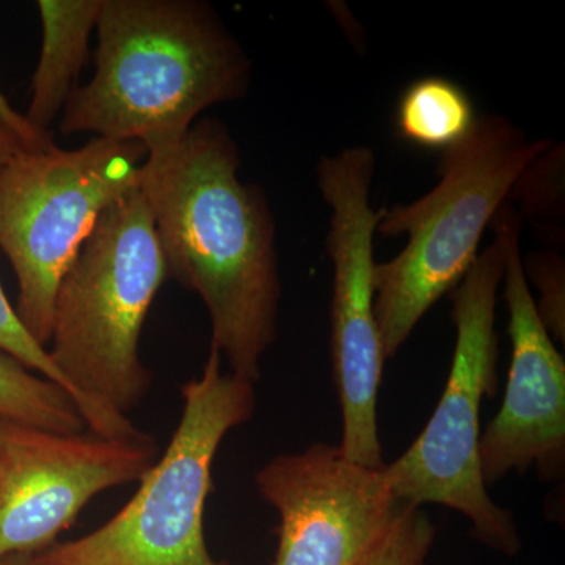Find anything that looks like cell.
<instances>
[{
    "label": "cell",
    "mask_w": 565,
    "mask_h": 565,
    "mask_svg": "<svg viewBox=\"0 0 565 565\" xmlns=\"http://www.w3.org/2000/svg\"><path fill=\"white\" fill-rule=\"evenodd\" d=\"M239 169L228 128L204 118L177 147L147 156L139 191L170 278L199 294L210 313L211 348L232 374L256 384L277 337L281 281L269 200Z\"/></svg>",
    "instance_id": "cell-1"
},
{
    "label": "cell",
    "mask_w": 565,
    "mask_h": 565,
    "mask_svg": "<svg viewBox=\"0 0 565 565\" xmlns=\"http://www.w3.org/2000/svg\"><path fill=\"white\" fill-rule=\"evenodd\" d=\"M90 82L77 85L61 132L177 147L204 110L247 95L252 61L203 0H103Z\"/></svg>",
    "instance_id": "cell-2"
},
{
    "label": "cell",
    "mask_w": 565,
    "mask_h": 565,
    "mask_svg": "<svg viewBox=\"0 0 565 565\" xmlns=\"http://www.w3.org/2000/svg\"><path fill=\"white\" fill-rule=\"evenodd\" d=\"M167 280L166 256L137 188L104 211L63 275L52 313L47 351L92 433H140L129 414L152 381L140 359L141 330Z\"/></svg>",
    "instance_id": "cell-3"
},
{
    "label": "cell",
    "mask_w": 565,
    "mask_h": 565,
    "mask_svg": "<svg viewBox=\"0 0 565 565\" xmlns=\"http://www.w3.org/2000/svg\"><path fill=\"white\" fill-rule=\"evenodd\" d=\"M552 145L530 139L500 115L478 117L467 139L444 152L433 191L381 210L377 233L407 237L394 258L375 264V318L386 360L470 273L487 226L511 200L519 178Z\"/></svg>",
    "instance_id": "cell-4"
},
{
    "label": "cell",
    "mask_w": 565,
    "mask_h": 565,
    "mask_svg": "<svg viewBox=\"0 0 565 565\" xmlns=\"http://www.w3.org/2000/svg\"><path fill=\"white\" fill-rule=\"evenodd\" d=\"M222 360L211 348L203 373L182 385L177 430L132 500L93 533L35 555L40 565H233L211 556L204 509L218 448L250 422L256 393L253 382L223 373Z\"/></svg>",
    "instance_id": "cell-5"
},
{
    "label": "cell",
    "mask_w": 565,
    "mask_h": 565,
    "mask_svg": "<svg viewBox=\"0 0 565 565\" xmlns=\"http://www.w3.org/2000/svg\"><path fill=\"white\" fill-rule=\"evenodd\" d=\"M503 270L494 239L451 292L456 345L444 393L422 434L399 459L384 465V475L401 504L446 505L470 520L481 544L514 556L522 548L514 516L490 497L479 459L482 404L498 388L494 322Z\"/></svg>",
    "instance_id": "cell-6"
},
{
    "label": "cell",
    "mask_w": 565,
    "mask_h": 565,
    "mask_svg": "<svg viewBox=\"0 0 565 565\" xmlns=\"http://www.w3.org/2000/svg\"><path fill=\"white\" fill-rule=\"evenodd\" d=\"M139 141L93 137L77 150H18L0 163V250L18 280V318L47 349L63 275L107 207L139 188Z\"/></svg>",
    "instance_id": "cell-7"
},
{
    "label": "cell",
    "mask_w": 565,
    "mask_h": 565,
    "mask_svg": "<svg viewBox=\"0 0 565 565\" xmlns=\"http://www.w3.org/2000/svg\"><path fill=\"white\" fill-rule=\"evenodd\" d=\"M375 154L356 145L319 159L316 178L330 207L327 252L333 266L332 367L343 416L341 455L384 467L377 397L386 356L375 318L374 236L381 210L371 203Z\"/></svg>",
    "instance_id": "cell-8"
},
{
    "label": "cell",
    "mask_w": 565,
    "mask_h": 565,
    "mask_svg": "<svg viewBox=\"0 0 565 565\" xmlns=\"http://www.w3.org/2000/svg\"><path fill=\"white\" fill-rule=\"evenodd\" d=\"M159 457L150 434H61L0 418V557L39 555L93 498L139 482Z\"/></svg>",
    "instance_id": "cell-9"
},
{
    "label": "cell",
    "mask_w": 565,
    "mask_h": 565,
    "mask_svg": "<svg viewBox=\"0 0 565 565\" xmlns=\"http://www.w3.org/2000/svg\"><path fill=\"white\" fill-rule=\"evenodd\" d=\"M503 250V296L512 359L500 412L479 441L486 486L512 471L537 468L544 479L563 475L565 460V362L546 330L522 258V217L505 203L492 222Z\"/></svg>",
    "instance_id": "cell-10"
},
{
    "label": "cell",
    "mask_w": 565,
    "mask_h": 565,
    "mask_svg": "<svg viewBox=\"0 0 565 565\" xmlns=\"http://www.w3.org/2000/svg\"><path fill=\"white\" fill-rule=\"evenodd\" d=\"M278 514L273 565H360L403 504L384 467H363L333 445L274 457L255 476Z\"/></svg>",
    "instance_id": "cell-11"
},
{
    "label": "cell",
    "mask_w": 565,
    "mask_h": 565,
    "mask_svg": "<svg viewBox=\"0 0 565 565\" xmlns=\"http://www.w3.org/2000/svg\"><path fill=\"white\" fill-rule=\"evenodd\" d=\"M102 9L103 0H40L43 39L32 77L31 104L24 115L39 131L51 134L52 122L76 90Z\"/></svg>",
    "instance_id": "cell-12"
},
{
    "label": "cell",
    "mask_w": 565,
    "mask_h": 565,
    "mask_svg": "<svg viewBox=\"0 0 565 565\" xmlns=\"http://www.w3.org/2000/svg\"><path fill=\"white\" fill-rule=\"evenodd\" d=\"M476 121L468 93L446 77L415 81L397 103L396 131L401 139L426 150H451L473 131Z\"/></svg>",
    "instance_id": "cell-13"
},
{
    "label": "cell",
    "mask_w": 565,
    "mask_h": 565,
    "mask_svg": "<svg viewBox=\"0 0 565 565\" xmlns=\"http://www.w3.org/2000/svg\"><path fill=\"white\" fill-rule=\"evenodd\" d=\"M0 418L52 433H84L87 423L62 386L0 352Z\"/></svg>",
    "instance_id": "cell-14"
},
{
    "label": "cell",
    "mask_w": 565,
    "mask_h": 565,
    "mask_svg": "<svg viewBox=\"0 0 565 565\" xmlns=\"http://www.w3.org/2000/svg\"><path fill=\"white\" fill-rule=\"evenodd\" d=\"M435 534L437 530L422 508L403 504L392 526L360 565H426Z\"/></svg>",
    "instance_id": "cell-15"
},
{
    "label": "cell",
    "mask_w": 565,
    "mask_h": 565,
    "mask_svg": "<svg viewBox=\"0 0 565 565\" xmlns=\"http://www.w3.org/2000/svg\"><path fill=\"white\" fill-rule=\"evenodd\" d=\"M18 150H22L20 145L10 139L6 132L0 131V163L6 162ZM0 352L24 364L33 373L43 375L47 381L62 386L71 396L68 384L52 362L50 351L36 343L28 329L22 326L17 310L7 299L2 285H0Z\"/></svg>",
    "instance_id": "cell-16"
},
{
    "label": "cell",
    "mask_w": 565,
    "mask_h": 565,
    "mask_svg": "<svg viewBox=\"0 0 565 565\" xmlns=\"http://www.w3.org/2000/svg\"><path fill=\"white\" fill-rule=\"evenodd\" d=\"M564 147L553 143L516 181L511 199H519L533 217L559 215L564 202Z\"/></svg>",
    "instance_id": "cell-17"
},
{
    "label": "cell",
    "mask_w": 565,
    "mask_h": 565,
    "mask_svg": "<svg viewBox=\"0 0 565 565\" xmlns=\"http://www.w3.org/2000/svg\"><path fill=\"white\" fill-rule=\"evenodd\" d=\"M526 280L541 291L539 315L550 334L564 340V262L553 253L533 256L525 267Z\"/></svg>",
    "instance_id": "cell-18"
},
{
    "label": "cell",
    "mask_w": 565,
    "mask_h": 565,
    "mask_svg": "<svg viewBox=\"0 0 565 565\" xmlns=\"http://www.w3.org/2000/svg\"><path fill=\"white\" fill-rule=\"evenodd\" d=\"M0 131L17 141L22 150L44 151L55 147L51 134L33 128L24 115L17 111L0 92Z\"/></svg>",
    "instance_id": "cell-19"
},
{
    "label": "cell",
    "mask_w": 565,
    "mask_h": 565,
    "mask_svg": "<svg viewBox=\"0 0 565 565\" xmlns=\"http://www.w3.org/2000/svg\"><path fill=\"white\" fill-rule=\"evenodd\" d=\"M0 565H40L35 555H11L0 557Z\"/></svg>",
    "instance_id": "cell-20"
}]
</instances>
